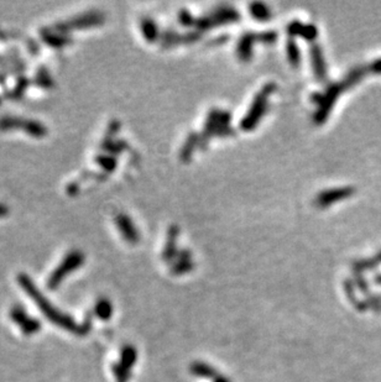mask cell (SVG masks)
I'll return each mask as SVG.
<instances>
[{
  "label": "cell",
  "mask_w": 381,
  "mask_h": 382,
  "mask_svg": "<svg viewBox=\"0 0 381 382\" xmlns=\"http://www.w3.org/2000/svg\"><path fill=\"white\" fill-rule=\"evenodd\" d=\"M11 315H13V319L15 320L16 323H19L20 326H21V329L24 330L25 333H28V334L35 333L37 329L40 328L39 323H37L36 320L26 318L28 315H26L22 311H20V309H14L13 313H11Z\"/></svg>",
  "instance_id": "4"
},
{
  "label": "cell",
  "mask_w": 381,
  "mask_h": 382,
  "mask_svg": "<svg viewBox=\"0 0 381 382\" xmlns=\"http://www.w3.org/2000/svg\"><path fill=\"white\" fill-rule=\"evenodd\" d=\"M19 281H20V284L22 286V288H25V291L31 296V298H33L35 302L39 304L40 309H41V311L47 315L48 319L53 321V323L57 324V326H60L61 328L76 330V326H74V323L72 321V319H69L68 317H65V315L61 314L59 311H56V309H55L53 307H52L51 304L48 303L41 295H40V292L37 291L35 284H33V282L29 280L28 276L21 275L20 276Z\"/></svg>",
  "instance_id": "1"
},
{
  "label": "cell",
  "mask_w": 381,
  "mask_h": 382,
  "mask_svg": "<svg viewBox=\"0 0 381 382\" xmlns=\"http://www.w3.org/2000/svg\"><path fill=\"white\" fill-rule=\"evenodd\" d=\"M372 68H374L375 72H381V60L380 61H376L372 65Z\"/></svg>",
  "instance_id": "5"
},
{
  "label": "cell",
  "mask_w": 381,
  "mask_h": 382,
  "mask_svg": "<svg viewBox=\"0 0 381 382\" xmlns=\"http://www.w3.org/2000/svg\"><path fill=\"white\" fill-rule=\"evenodd\" d=\"M17 126H24L26 133L35 135V136H41L46 133L45 126H42L40 123L29 122V120H19V119H3L0 120V129H10L17 128Z\"/></svg>",
  "instance_id": "3"
},
{
  "label": "cell",
  "mask_w": 381,
  "mask_h": 382,
  "mask_svg": "<svg viewBox=\"0 0 381 382\" xmlns=\"http://www.w3.org/2000/svg\"><path fill=\"white\" fill-rule=\"evenodd\" d=\"M83 261H85V256L79 251L69 252L67 256L65 257V260L57 267L56 271L52 272L50 280H48V287L50 288H56L62 282L63 278H66V276L71 274V272L76 271L78 267L82 265Z\"/></svg>",
  "instance_id": "2"
}]
</instances>
